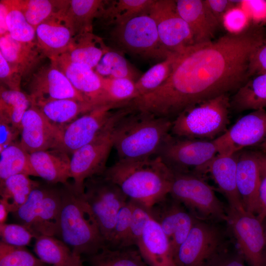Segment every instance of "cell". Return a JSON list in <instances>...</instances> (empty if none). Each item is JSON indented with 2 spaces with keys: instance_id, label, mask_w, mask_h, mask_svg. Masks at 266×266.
<instances>
[{
  "instance_id": "obj_23",
  "label": "cell",
  "mask_w": 266,
  "mask_h": 266,
  "mask_svg": "<svg viewBox=\"0 0 266 266\" xmlns=\"http://www.w3.org/2000/svg\"><path fill=\"white\" fill-rule=\"evenodd\" d=\"M178 14L189 27L195 44L212 41L220 22L205 0H175Z\"/></svg>"
},
{
  "instance_id": "obj_19",
  "label": "cell",
  "mask_w": 266,
  "mask_h": 266,
  "mask_svg": "<svg viewBox=\"0 0 266 266\" xmlns=\"http://www.w3.org/2000/svg\"><path fill=\"white\" fill-rule=\"evenodd\" d=\"M61 127L49 122L33 104L25 112L20 127L21 146L29 153L56 149Z\"/></svg>"
},
{
  "instance_id": "obj_51",
  "label": "cell",
  "mask_w": 266,
  "mask_h": 266,
  "mask_svg": "<svg viewBox=\"0 0 266 266\" xmlns=\"http://www.w3.org/2000/svg\"><path fill=\"white\" fill-rule=\"evenodd\" d=\"M265 73H266V43L257 49L250 59L249 78Z\"/></svg>"
},
{
  "instance_id": "obj_43",
  "label": "cell",
  "mask_w": 266,
  "mask_h": 266,
  "mask_svg": "<svg viewBox=\"0 0 266 266\" xmlns=\"http://www.w3.org/2000/svg\"><path fill=\"white\" fill-rule=\"evenodd\" d=\"M0 266H46L25 247L15 246L0 241Z\"/></svg>"
},
{
  "instance_id": "obj_41",
  "label": "cell",
  "mask_w": 266,
  "mask_h": 266,
  "mask_svg": "<svg viewBox=\"0 0 266 266\" xmlns=\"http://www.w3.org/2000/svg\"><path fill=\"white\" fill-rule=\"evenodd\" d=\"M176 55L171 54L139 77L135 83L137 97L154 91L164 83L171 72Z\"/></svg>"
},
{
  "instance_id": "obj_14",
  "label": "cell",
  "mask_w": 266,
  "mask_h": 266,
  "mask_svg": "<svg viewBox=\"0 0 266 266\" xmlns=\"http://www.w3.org/2000/svg\"><path fill=\"white\" fill-rule=\"evenodd\" d=\"M122 107L113 104L100 106L61 127L56 149L72 155L98 136L113 119L118 108Z\"/></svg>"
},
{
  "instance_id": "obj_28",
  "label": "cell",
  "mask_w": 266,
  "mask_h": 266,
  "mask_svg": "<svg viewBox=\"0 0 266 266\" xmlns=\"http://www.w3.org/2000/svg\"><path fill=\"white\" fill-rule=\"evenodd\" d=\"M108 49L100 37L93 32H86L74 35L68 48L62 55L72 62L94 69Z\"/></svg>"
},
{
  "instance_id": "obj_32",
  "label": "cell",
  "mask_w": 266,
  "mask_h": 266,
  "mask_svg": "<svg viewBox=\"0 0 266 266\" xmlns=\"http://www.w3.org/2000/svg\"><path fill=\"white\" fill-rule=\"evenodd\" d=\"M231 107L237 112L266 107V73L249 79L230 99Z\"/></svg>"
},
{
  "instance_id": "obj_13",
  "label": "cell",
  "mask_w": 266,
  "mask_h": 266,
  "mask_svg": "<svg viewBox=\"0 0 266 266\" xmlns=\"http://www.w3.org/2000/svg\"><path fill=\"white\" fill-rule=\"evenodd\" d=\"M237 249L249 266H266V237L263 222L256 215L227 208L226 221Z\"/></svg>"
},
{
  "instance_id": "obj_59",
  "label": "cell",
  "mask_w": 266,
  "mask_h": 266,
  "mask_svg": "<svg viewBox=\"0 0 266 266\" xmlns=\"http://www.w3.org/2000/svg\"><path fill=\"white\" fill-rule=\"evenodd\" d=\"M265 234H266V228H265Z\"/></svg>"
},
{
  "instance_id": "obj_39",
  "label": "cell",
  "mask_w": 266,
  "mask_h": 266,
  "mask_svg": "<svg viewBox=\"0 0 266 266\" xmlns=\"http://www.w3.org/2000/svg\"><path fill=\"white\" fill-rule=\"evenodd\" d=\"M100 105L126 106L137 97L135 82L126 78H103Z\"/></svg>"
},
{
  "instance_id": "obj_60",
  "label": "cell",
  "mask_w": 266,
  "mask_h": 266,
  "mask_svg": "<svg viewBox=\"0 0 266 266\" xmlns=\"http://www.w3.org/2000/svg\"></svg>"
},
{
  "instance_id": "obj_10",
  "label": "cell",
  "mask_w": 266,
  "mask_h": 266,
  "mask_svg": "<svg viewBox=\"0 0 266 266\" xmlns=\"http://www.w3.org/2000/svg\"><path fill=\"white\" fill-rule=\"evenodd\" d=\"M216 223L197 220L174 255L176 266H205L230 246L226 231Z\"/></svg>"
},
{
  "instance_id": "obj_52",
  "label": "cell",
  "mask_w": 266,
  "mask_h": 266,
  "mask_svg": "<svg viewBox=\"0 0 266 266\" xmlns=\"http://www.w3.org/2000/svg\"><path fill=\"white\" fill-rule=\"evenodd\" d=\"M20 131L7 121L0 119V151L18 141Z\"/></svg>"
},
{
  "instance_id": "obj_27",
  "label": "cell",
  "mask_w": 266,
  "mask_h": 266,
  "mask_svg": "<svg viewBox=\"0 0 266 266\" xmlns=\"http://www.w3.org/2000/svg\"><path fill=\"white\" fill-rule=\"evenodd\" d=\"M0 54L22 78L31 74L46 58L36 43L19 42L9 33L0 37Z\"/></svg>"
},
{
  "instance_id": "obj_11",
  "label": "cell",
  "mask_w": 266,
  "mask_h": 266,
  "mask_svg": "<svg viewBox=\"0 0 266 266\" xmlns=\"http://www.w3.org/2000/svg\"><path fill=\"white\" fill-rule=\"evenodd\" d=\"M119 109L110 124L93 140L75 151L70 158V171L73 186L78 191L84 192L85 181L96 175H102L106 169V164L113 147L112 132L114 126L123 113Z\"/></svg>"
},
{
  "instance_id": "obj_18",
  "label": "cell",
  "mask_w": 266,
  "mask_h": 266,
  "mask_svg": "<svg viewBox=\"0 0 266 266\" xmlns=\"http://www.w3.org/2000/svg\"><path fill=\"white\" fill-rule=\"evenodd\" d=\"M28 91L33 103L66 99L88 102L64 73L51 62L41 66L32 74L28 84Z\"/></svg>"
},
{
  "instance_id": "obj_4",
  "label": "cell",
  "mask_w": 266,
  "mask_h": 266,
  "mask_svg": "<svg viewBox=\"0 0 266 266\" xmlns=\"http://www.w3.org/2000/svg\"><path fill=\"white\" fill-rule=\"evenodd\" d=\"M62 203L56 235L75 254L86 257L106 246L98 222L86 202L84 192L68 182L60 188Z\"/></svg>"
},
{
  "instance_id": "obj_15",
  "label": "cell",
  "mask_w": 266,
  "mask_h": 266,
  "mask_svg": "<svg viewBox=\"0 0 266 266\" xmlns=\"http://www.w3.org/2000/svg\"><path fill=\"white\" fill-rule=\"evenodd\" d=\"M148 14L154 20L163 46L173 53L195 44L189 27L178 13L175 0H153Z\"/></svg>"
},
{
  "instance_id": "obj_53",
  "label": "cell",
  "mask_w": 266,
  "mask_h": 266,
  "mask_svg": "<svg viewBox=\"0 0 266 266\" xmlns=\"http://www.w3.org/2000/svg\"><path fill=\"white\" fill-rule=\"evenodd\" d=\"M208 7L220 23L225 14L234 7V2L228 0H205Z\"/></svg>"
},
{
  "instance_id": "obj_6",
  "label": "cell",
  "mask_w": 266,
  "mask_h": 266,
  "mask_svg": "<svg viewBox=\"0 0 266 266\" xmlns=\"http://www.w3.org/2000/svg\"><path fill=\"white\" fill-rule=\"evenodd\" d=\"M169 195L198 219L214 222L226 221L227 208L201 175L173 173Z\"/></svg>"
},
{
  "instance_id": "obj_17",
  "label": "cell",
  "mask_w": 266,
  "mask_h": 266,
  "mask_svg": "<svg viewBox=\"0 0 266 266\" xmlns=\"http://www.w3.org/2000/svg\"><path fill=\"white\" fill-rule=\"evenodd\" d=\"M266 139V110L260 109L243 116L215 139L220 153L233 154L261 144Z\"/></svg>"
},
{
  "instance_id": "obj_55",
  "label": "cell",
  "mask_w": 266,
  "mask_h": 266,
  "mask_svg": "<svg viewBox=\"0 0 266 266\" xmlns=\"http://www.w3.org/2000/svg\"><path fill=\"white\" fill-rule=\"evenodd\" d=\"M8 5L7 0H0V37L8 33L6 25Z\"/></svg>"
},
{
  "instance_id": "obj_8",
  "label": "cell",
  "mask_w": 266,
  "mask_h": 266,
  "mask_svg": "<svg viewBox=\"0 0 266 266\" xmlns=\"http://www.w3.org/2000/svg\"><path fill=\"white\" fill-rule=\"evenodd\" d=\"M112 30V36L119 46L133 55L163 61L173 53L161 43L156 23L148 13L114 26Z\"/></svg>"
},
{
  "instance_id": "obj_49",
  "label": "cell",
  "mask_w": 266,
  "mask_h": 266,
  "mask_svg": "<svg viewBox=\"0 0 266 266\" xmlns=\"http://www.w3.org/2000/svg\"><path fill=\"white\" fill-rule=\"evenodd\" d=\"M238 249L232 250L229 246L215 255L205 266H246Z\"/></svg>"
},
{
  "instance_id": "obj_56",
  "label": "cell",
  "mask_w": 266,
  "mask_h": 266,
  "mask_svg": "<svg viewBox=\"0 0 266 266\" xmlns=\"http://www.w3.org/2000/svg\"><path fill=\"white\" fill-rule=\"evenodd\" d=\"M9 212L7 206L2 201L0 200V224L5 223Z\"/></svg>"
},
{
  "instance_id": "obj_2",
  "label": "cell",
  "mask_w": 266,
  "mask_h": 266,
  "mask_svg": "<svg viewBox=\"0 0 266 266\" xmlns=\"http://www.w3.org/2000/svg\"><path fill=\"white\" fill-rule=\"evenodd\" d=\"M130 200L150 207L169 194L173 173L158 156L118 160L102 174Z\"/></svg>"
},
{
  "instance_id": "obj_29",
  "label": "cell",
  "mask_w": 266,
  "mask_h": 266,
  "mask_svg": "<svg viewBox=\"0 0 266 266\" xmlns=\"http://www.w3.org/2000/svg\"><path fill=\"white\" fill-rule=\"evenodd\" d=\"M33 104L50 122L60 127L96 107L88 102L70 99L53 100Z\"/></svg>"
},
{
  "instance_id": "obj_3",
  "label": "cell",
  "mask_w": 266,
  "mask_h": 266,
  "mask_svg": "<svg viewBox=\"0 0 266 266\" xmlns=\"http://www.w3.org/2000/svg\"><path fill=\"white\" fill-rule=\"evenodd\" d=\"M172 121L131 109L127 106L112 132L113 147L119 160L157 156L170 134Z\"/></svg>"
},
{
  "instance_id": "obj_48",
  "label": "cell",
  "mask_w": 266,
  "mask_h": 266,
  "mask_svg": "<svg viewBox=\"0 0 266 266\" xmlns=\"http://www.w3.org/2000/svg\"><path fill=\"white\" fill-rule=\"evenodd\" d=\"M248 20V14L245 11L239 7H233L225 14L222 21L232 33H238L245 30Z\"/></svg>"
},
{
  "instance_id": "obj_42",
  "label": "cell",
  "mask_w": 266,
  "mask_h": 266,
  "mask_svg": "<svg viewBox=\"0 0 266 266\" xmlns=\"http://www.w3.org/2000/svg\"><path fill=\"white\" fill-rule=\"evenodd\" d=\"M6 25L10 36L21 42L36 43L35 29L26 19L16 0H7Z\"/></svg>"
},
{
  "instance_id": "obj_46",
  "label": "cell",
  "mask_w": 266,
  "mask_h": 266,
  "mask_svg": "<svg viewBox=\"0 0 266 266\" xmlns=\"http://www.w3.org/2000/svg\"><path fill=\"white\" fill-rule=\"evenodd\" d=\"M0 241L8 245L25 247L29 245L35 234L27 227L16 224H0Z\"/></svg>"
},
{
  "instance_id": "obj_5",
  "label": "cell",
  "mask_w": 266,
  "mask_h": 266,
  "mask_svg": "<svg viewBox=\"0 0 266 266\" xmlns=\"http://www.w3.org/2000/svg\"><path fill=\"white\" fill-rule=\"evenodd\" d=\"M230 99L224 94L188 107L172 120L170 133L190 139H216L228 130Z\"/></svg>"
},
{
  "instance_id": "obj_45",
  "label": "cell",
  "mask_w": 266,
  "mask_h": 266,
  "mask_svg": "<svg viewBox=\"0 0 266 266\" xmlns=\"http://www.w3.org/2000/svg\"><path fill=\"white\" fill-rule=\"evenodd\" d=\"M133 201V207L131 223L128 236L123 247L136 246L142 235L146 224L152 218L150 207L134 200Z\"/></svg>"
},
{
  "instance_id": "obj_12",
  "label": "cell",
  "mask_w": 266,
  "mask_h": 266,
  "mask_svg": "<svg viewBox=\"0 0 266 266\" xmlns=\"http://www.w3.org/2000/svg\"><path fill=\"white\" fill-rule=\"evenodd\" d=\"M84 197L106 244L117 215L129 199L117 185L102 175L94 176L85 181Z\"/></svg>"
},
{
  "instance_id": "obj_54",
  "label": "cell",
  "mask_w": 266,
  "mask_h": 266,
  "mask_svg": "<svg viewBox=\"0 0 266 266\" xmlns=\"http://www.w3.org/2000/svg\"><path fill=\"white\" fill-rule=\"evenodd\" d=\"M245 8L249 15L255 21H261L266 19V1H244Z\"/></svg>"
},
{
  "instance_id": "obj_36",
  "label": "cell",
  "mask_w": 266,
  "mask_h": 266,
  "mask_svg": "<svg viewBox=\"0 0 266 266\" xmlns=\"http://www.w3.org/2000/svg\"><path fill=\"white\" fill-rule=\"evenodd\" d=\"M27 21L35 29L44 21L65 13L69 0H16Z\"/></svg>"
},
{
  "instance_id": "obj_26",
  "label": "cell",
  "mask_w": 266,
  "mask_h": 266,
  "mask_svg": "<svg viewBox=\"0 0 266 266\" xmlns=\"http://www.w3.org/2000/svg\"><path fill=\"white\" fill-rule=\"evenodd\" d=\"M32 166L37 177L49 184H62L71 178L70 158L67 153L57 149L41 150L30 153Z\"/></svg>"
},
{
  "instance_id": "obj_30",
  "label": "cell",
  "mask_w": 266,
  "mask_h": 266,
  "mask_svg": "<svg viewBox=\"0 0 266 266\" xmlns=\"http://www.w3.org/2000/svg\"><path fill=\"white\" fill-rule=\"evenodd\" d=\"M105 2L100 0H69L64 17L73 36L93 32V20L101 17Z\"/></svg>"
},
{
  "instance_id": "obj_21",
  "label": "cell",
  "mask_w": 266,
  "mask_h": 266,
  "mask_svg": "<svg viewBox=\"0 0 266 266\" xmlns=\"http://www.w3.org/2000/svg\"><path fill=\"white\" fill-rule=\"evenodd\" d=\"M238 152L218 154L201 169L199 174L202 175L208 173L227 199L228 207L242 210L244 208L236 184Z\"/></svg>"
},
{
  "instance_id": "obj_33",
  "label": "cell",
  "mask_w": 266,
  "mask_h": 266,
  "mask_svg": "<svg viewBox=\"0 0 266 266\" xmlns=\"http://www.w3.org/2000/svg\"><path fill=\"white\" fill-rule=\"evenodd\" d=\"M40 184L25 174L9 177L0 181V200L5 203L10 212L14 213L24 204L32 191Z\"/></svg>"
},
{
  "instance_id": "obj_37",
  "label": "cell",
  "mask_w": 266,
  "mask_h": 266,
  "mask_svg": "<svg viewBox=\"0 0 266 266\" xmlns=\"http://www.w3.org/2000/svg\"><path fill=\"white\" fill-rule=\"evenodd\" d=\"M30 96L22 91L0 87V119L5 120L20 131L22 118L32 105Z\"/></svg>"
},
{
  "instance_id": "obj_22",
  "label": "cell",
  "mask_w": 266,
  "mask_h": 266,
  "mask_svg": "<svg viewBox=\"0 0 266 266\" xmlns=\"http://www.w3.org/2000/svg\"><path fill=\"white\" fill-rule=\"evenodd\" d=\"M50 61L64 73L88 102L96 107L100 106L102 80L94 69L86 65L72 62L63 55Z\"/></svg>"
},
{
  "instance_id": "obj_16",
  "label": "cell",
  "mask_w": 266,
  "mask_h": 266,
  "mask_svg": "<svg viewBox=\"0 0 266 266\" xmlns=\"http://www.w3.org/2000/svg\"><path fill=\"white\" fill-rule=\"evenodd\" d=\"M152 217L166 236L174 255L198 219L169 194L150 207Z\"/></svg>"
},
{
  "instance_id": "obj_50",
  "label": "cell",
  "mask_w": 266,
  "mask_h": 266,
  "mask_svg": "<svg viewBox=\"0 0 266 266\" xmlns=\"http://www.w3.org/2000/svg\"><path fill=\"white\" fill-rule=\"evenodd\" d=\"M260 172V209L257 217L263 222L266 219V153L259 152Z\"/></svg>"
},
{
  "instance_id": "obj_20",
  "label": "cell",
  "mask_w": 266,
  "mask_h": 266,
  "mask_svg": "<svg viewBox=\"0 0 266 266\" xmlns=\"http://www.w3.org/2000/svg\"><path fill=\"white\" fill-rule=\"evenodd\" d=\"M236 184L244 210L257 215L260 209L259 152L240 151L238 152Z\"/></svg>"
},
{
  "instance_id": "obj_24",
  "label": "cell",
  "mask_w": 266,
  "mask_h": 266,
  "mask_svg": "<svg viewBox=\"0 0 266 266\" xmlns=\"http://www.w3.org/2000/svg\"><path fill=\"white\" fill-rule=\"evenodd\" d=\"M136 247L148 266H176L169 242L152 217L146 224Z\"/></svg>"
},
{
  "instance_id": "obj_47",
  "label": "cell",
  "mask_w": 266,
  "mask_h": 266,
  "mask_svg": "<svg viewBox=\"0 0 266 266\" xmlns=\"http://www.w3.org/2000/svg\"><path fill=\"white\" fill-rule=\"evenodd\" d=\"M22 79L20 73L0 54V85L9 90L21 91Z\"/></svg>"
},
{
  "instance_id": "obj_35",
  "label": "cell",
  "mask_w": 266,
  "mask_h": 266,
  "mask_svg": "<svg viewBox=\"0 0 266 266\" xmlns=\"http://www.w3.org/2000/svg\"><path fill=\"white\" fill-rule=\"evenodd\" d=\"M86 260L90 266H148L135 246L114 249L105 246Z\"/></svg>"
},
{
  "instance_id": "obj_44",
  "label": "cell",
  "mask_w": 266,
  "mask_h": 266,
  "mask_svg": "<svg viewBox=\"0 0 266 266\" xmlns=\"http://www.w3.org/2000/svg\"><path fill=\"white\" fill-rule=\"evenodd\" d=\"M133 202L129 199L119 211L113 231L106 246L111 249L122 248L128 236L131 223Z\"/></svg>"
},
{
  "instance_id": "obj_38",
  "label": "cell",
  "mask_w": 266,
  "mask_h": 266,
  "mask_svg": "<svg viewBox=\"0 0 266 266\" xmlns=\"http://www.w3.org/2000/svg\"><path fill=\"white\" fill-rule=\"evenodd\" d=\"M153 0H119L105 2L101 18L116 26L141 14L147 13Z\"/></svg>"
},
{
  "instance_id": "obj_7",
  "label": "cell",
  "mask_w": 266,
  "mask_h": 266,
  "mask_svg": "<svg viewBox=\"0 0 266 266\" xmlns=\"http://www.w3.org/2000/svg\"><path fill=\"white\" fill-rule=\"evenodd\" d=\"M62 203L60 188L40 184L12 214L36 236L56 235Z\"/></svg>"
},
{
  "instance_id": "obj_34",
  "label": "cell",
  "mask_w": 266,
  "mask_h": 266,
  "mask_svg": "<svg viewBox=\"0 0 266 266\" xmlns=\"http://www.w3.org/2000/svg\"><path fill=\"white\" fill-rule=\"evenodd\" d=\"M23 174L37 177L27 152L17 141L0 151V181Z\"/></svg>"
},
{
  "instance_id": "obj_58",
  "label": "cell",
  "mask_w": 266,
  "mask_h": 266,
  "mask_svg": "<svg viewBox=\"0 0 266 266\" xmlns=\"http://www.w3.org/2000/svg\"><path fill=\"white\" fill-rule=\"evenodd\" d=\"M83 266V263H82V262L79 263L78 264L76 265H75V266Z\"/></svg>"
},
{
  "instance_id": "obj_9",
  "label": "cell",
  "mask_w": 266,
  "mask_h": 266,
  "mask_svg": "<svg viewBox=\"0 0 266 266\" xmlns=\"http://www.w3.org/2000/svg\"><path fill=\"white\" fill-rule=\"evenodd\" d=\"M219 152L215 139H190L175 136L170 133L157 156L173 173L199 174Z\"/></svg>"
},
{
  "instance_id": "obj_25",
  "label": "cell",
  "mask_w": 266,
  "mask_h": 266,
  "mask_svg": "<svg viewBox=\"0 0 266 266\" xmlns=\"http://www.w3.org/2000/svg\"><path fill=\"white\" fill-rule=\"evenodd\" d=\"M64 14L49 19L35 29L36 43L49 60L64 54L73 37Z\"/></svg>"
},
{
  "instance_id": "obj_1",
  "label": "cell",
  "mask_w": 266,
  "mask_h": 266,
  "mask_svg": "<svg viewBox=\"0 0 266 266\" xmlns=\"http://www.w3.org/2000/svg\"><path fill=\"white\" fill-rule=\"evenodd\" d=\"M265 43L263 30L254 28L189 46L177 53L164 83L137 98V106L172 121L198 102L236 92L249 79L252 56Z\"/></svg>"
},
{
  "instance_id": "obj_31",
  "label": "cell",
  "mask_w": 266,
  "mask_h": 266,
  "mask_svg": "<svg viewBox=\"0 0 266 266\" xmlns=\"http://www.w3.org/2000/svg\"><path fill=\"white\" fill-rule=\"evenodd\" d=\"M35 239L34 251L45 264L53 266H73L82 262L81 256L53 236L40 235Z\"/></svg>"
},
{
  "instance_id": "obj_57",
  "label": "cell",
  "mask_w": 266,
  "mask_h": 266,
  "mask_svg": "<svg viewBox=\"0 0 266 266\" xmlns=\"http://www.w3.org/2000/svg\"><path fill=\"white\" fill-rule=\"evenodd\" d=\"M260 146L262 152L266 153V139Z\"/></svg>"
},
{
  "instance_id": "obj_40",
  "label": "cell",
  "mask_w": 266,
  "mask_h": 266,
  "mask_svg": "<svg viewBox=\"0 0 266 266\" xmlns=\"http://www.w3.org/2000/svg\"><path fill=\"white\" fill-rule=\"evenodd\" d=\"M102 78H126L135 82L137 73L126 58L117 51L108 49L94 69Z\"/></svg>"
}]
</instances>
